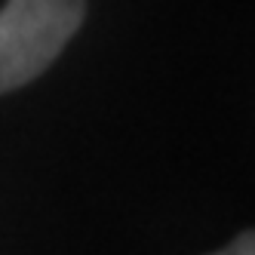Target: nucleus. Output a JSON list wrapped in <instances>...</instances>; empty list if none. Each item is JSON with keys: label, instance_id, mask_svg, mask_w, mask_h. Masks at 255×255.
I'll list each match as a JSON object with an SVG mask.
<instances>
[{"label": "nucleus", "instance_id": "nucleus-1", "mask_svg": "<svg viewBox=\"0 0 255 255\" xmlns=\"http://www.w3.org/2000/svg\"><path fill=\"white\" fill-rule=\"evenodd\" d=\"M86 0H9L0 9V93L40 77L77 34Z\"/></svg>", "mask_w": 255, "mask_h": 255}, {"label": "nucleus", "instance_id": "nucleus-2", "mask_svg": "<svg viewBox=\"0 0 255 255\" xmlns=\"http://www.w3.org/2000/svg\"><path fill=\"white\" fill-rule=\"evenodd\" d=\"M212 255H255V234L246 231L240 237H234L231 246H225L222 252H212Z\"/></svg>", "mask_w": 255, "mask_h": 255}]
</instances>
